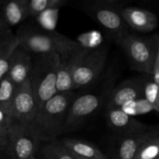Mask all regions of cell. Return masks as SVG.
<instances>
[{"label":"cell","instance_id":"obj_1","mask_svg":"<svg viewBox=\"0 0 159 159\" xmlns=\"http://www.w3.org/2000/svg\"><path fill=\"white\" fill-rule=\"evenodd\" d=\"M20 46L31 54H56L69 57L83 47L78 41L55 30H48L34 24L22 26L16 34Z\"/></svg>","mask_w":159,"mask_h":159},{"label":"cell","instance_id":"obj_2","mask_svg":"<svg viewBox=\"0 0 159 159\" xmlns=\"http://www.w3.org/2000/svg\"><path fill=\"white\" fill-rule=\"evenodd\" d=\"M75 98L74 91L57 93L38 109L33 124L45 142L63 133L68 110Z\"/></svg>","mask_w":159,"mask_h":159},{"label":"cell","instance_id":"obj_3","mask_svg":"<svg viewBox=\"0 0 159 159\" xmlns=\"http://www.w3.org/2000/svg\"><path fill=\"white\" fill-rule=\"evenodd\" d=\"M61 63L56 54H35L30 81L38 109L57 94V76Z\"/></svg>","mask_w":159,"mask_h":159},{"label":"cell","instance_id":"obj_4","mask_svg":"<svg viewBox=\"0 0 159 159\" xmlns=\"http://www.w3.org/2000/svg\"><path fill=\"white\" fill-rule=\"evenodd\" d=\"M158 43V34L141 37L128 32L118 45L127 54L131 69L153 75Z\"/></svg>","mask_w":159,"mask_h":159},{"label":"cell","instance_id":"obj_5","mask_svg":"<svg viewBox=\"0 0 159 159\" xmlns=\"http://www.w3.org/2000/svg\"><path fill=\"white\" fill-rule=\"evenodd\" d=\"M121 7L117 2L107 0L85 2L82 5L85 13L99 23L117 44L129 32L128 26L120 13Z\"/></svg>","mask_w":159,"mask_h":159},{"label":"cell","instance_id":"obj_6","mask_svg":"<svg viewBox=\"0 0 159 159\" xmlns=\"http://www.w3.org/2000/svg\"><path fill=\"white\" fill-rule=\"evenodd\" d=\"M8 142L16 159H28L35 156L43 142L33 123H23L13 119L7 136Z\"/></svg>","mask_w":159,"mask_h":159},{"label":"cell","instance_id":"obj_7","mask_svg":"<svg viewBox=\"0 0 159 159\" xmlns=\"http://www.w3.org/2000/svg\"><path fill=\"white\" fill-rule=\"evenodd\" d=\"M107 58V49L98 47L90 49L78 63L74 75L75 89L85 88L96 82L105 66Z\"/></svg>","mask_w":159,"mask_h":159},{"label":"cell","instance_id":"obj_8","mask_svg":"<svg viewBox=\"0 0 159 159\" xmlns=\"http://www.w3.org/2000/svg\"><path fill=\"white\" fill-rule=\"evenodd\" d=\"M103 97L100 95L87 93L76 96L67 115L64 132L72 131L102 105Z\"/></svg>","mask_w":159,"mask_h":159},{"label":"cell","instance_id":"obj_9","mask_svg":"<svg viewBox=\"0 0 159 159\" xmlns=\"http://www.w3.org/2000/svg\"><path fill=\"white\" fill-rule=\"evenodd\" d=\"M38 107L31 86L27 81L18 86L9 114L15 120L23 123H33L37 115Z\"/></svg>","mask_w":159,"mask_h":159},{"label":"cell","instance_id":"obj_10","mask_svg":"<svg viewBox=\"0 0 159 159\" xmlns=\"http://www.w3.org/2000/svg\"><path fill=\"white\" fill-rule=\"evenodd\" d=\"M144 84L143 79H131L121 82L109 94L107 110L121 109L128 102L143 99Z\"/></svg>","mask_w":159,"mask_h":159},{"label":"cell","instance_id":"obj_11","mask_svg":"<svg viewBox=\"0 0 159 159\" xmlns=\"http://www.w3.org/2000/svg\"><path fill=\"white\" fill-rule=\"evenodd\" d=\"M107 118L109 126L114 131L124 136L145 133L152 128L148 124L125 113L122 109L108 110Z\"/></svg>","mask_w":159,"mask_h":159},{"label":"cell","instance_id":"obj_12","mask_svg":"<svg viewBox=\"0 0 159 159\" xmlns=\"http://www.w3.org/2000/svg\"><path fill=\"white\" fill-rule=\"evenodd\" d=\"M120 13L128 27L139 32H152L158 25L157 16L147 9L126 6L121 7Z\"/></svg>","mask_w":159,"mask_h":159},{"label":"cell","instance_id":"obj_13","mask_svg":"<svg viewBox=\"0 0 159 159\" xmlns=\"http://www.w3.org/2000/svg\"><path fill=\"white\" fill-rule=\"evenodd\" d=\"M89 48H82L80 51L75 53L69 57L61 58L60 66L57 76L56 89L57 93H67L74 91L75 85L73 75L78 63L82 57L89 51Z\"/></svg>","mask_w":159,"mask_h":159},{"label":"cell","instance_id":"obj_14","mask_svg":"<svg viewBox=\"0 0 159 159\" xmlns=\"http://www.w3.org/2000/svg\"><path fill=\"white\" fill-rule=\"evenodd\" d=\"M33 60L34 57L31 53L22 47L19 46L14 51L7 76L17 86L21 85L29 79Z\"/></svg>","mask_w":159,"mask_h":159},{"label":"cell","instance_id":"obj_15","mask_svg":"<svg viewBox=\"0 0 159 159\" xmlns=\"http://www.w3.org/2000/svg\"><path fill=\"white\" fill-rule=\"evenodd\" d=\"M158 133L159 129L152 127L145 133L123 136L118 144L116 158L135 159L144 144Z\"/></svg>","mask_w":159,"mask_h":159},{"label":"cell","instance_id":"obj_16","mask_svg":"<svg viewBox=\"0 0 159 159\" xmlns=\"http://www.w3.org/2000/svg\"><path fill=\"white\" fill-rule=\"evenodd\" d=\"M0 12L9 27L21 24L30 17L28 0L0 1Z\"/></svg>","mask_w":159,"mask_h":159},{"label":"cell","instance_id":"obj_17","mask_svg":"<svg viewBox=\"0 0 159 159\" xmlns=\"http://www.w3.org/2000/svg\"><path fill=\"white\" fill-rule=\"evenodd\" d=\"M65 147L75 157L83 159H107V157L93 143L75 138L61 140Z\"/></svg>","mask_w":159,"mask_h":159},{"label":"cell","instance_id":"obj_18","mask_svg":"<svg viewBox=\"0 0 159 159\" xmlns=\"http://www.w3.org/2000/svg\"><path fill=\"white\" fill-rule=\"evenodd\" d=\"M40 159H76L61 141L54 139L41 144L38 150Z\"/></svg>","mask_w":159,"mask_h":159},{"label":"cell","instance_id":"obj_19","mask_svg":"<svg viewBox=\"0 0 159 159\" xmlns=\"http://www.w3.org/2000/svg\"><path fill=\"white\" fill-rule=\"evenodd\" d=\"M19 46L20 43L16 34L0 43V81L7 76L12 54Z\"/></svg>","mask_w":159,"mask_h":159},{"label":"cell","instance_id":"obj_20","mask_svg":"<svg viewBox=\"0 0 159 159\" xmlns=\"http://www.w3.org/2000/svg\"><path fill=\"white\" fill-rule=\"evenodd\" d=\"M17 89L18 86L14 84L8 76L0 81V109L6 112L8 114Z\"/></svg>","mask_w":159,"mask_h":159},{"label":"cell","instance_id":"obj_21","mask_svg":"<svg viewBox=\"0 0 159 159\" xmlns=\"http://www.w3.org/2000/svg\"><path fill=\"white\" fill-rule=\"evenodd\" d=\"M68 3L66 0H28L30 16L37 17L51 9H59Z\"/></svg>","mask_w":159,"mask_h":159},{"label":"cell","instance_id":"obj_22","mask_svg":"<svg viewBox=\"0 0 159 159\" xmlns=\"http://www.w3.org/2000/svg\"><path fill=\"white\" fill-rule=\"evenodd\" d=\"M159 158V133L148 140L141 148L135 159H157Z\"/></svg>","mask_w":159,"mask_h":159},{"label":"cell","instance_id":"obj_23","mask_svg":"<svg viewBox=\"0 0 159 159\" xmlns=\"http://www.w3.org/2000/svg\"><path fill=\"white\" fill-rule=\"evenodd\" d=\"M144 98L152 106L154 110L159 113V85L152 80L145 82Z\"/></svg>","mask_w":159,"mask_h":159},{"label":"cell","instance_id":"obj_24","mask_svg":"<svg viewBox=\"0 0 159 159\" xmlns=\"http://www.w3.org/2000/svg\"><path fill=\"white\" fill-rule=\"evenodd\" d=\"M12 122L13 118L0 109V138H7Z\"/></svg>","mask_w":159,"mask_h":159},{"label":"cell","instance_id":"obj_25","mask_svg":"<svg viewBox=\"0 0 159 159\" xmlns=\"http://www.w3.org/2000/svg\"><path fill=\"white\" fill-rule=\"evenodd\" d=\"M13 35L14 34L11 31L10 27L4 21L0 12V43L12 37Z\"/></svg>","mask_w":159,"mask_h":159},{"label":"cell","instance_id":"obj_26","mask_svg":"<svg viewBox=\"0 0 159 159\" xmlns=\"http://www.w3.org/2000/svg\"><path fill=\"white\" fill-rule=\"evenodd\" d=\"M0 159H16L7 139L0 144Z\"/></svg>","mask_w":159,"mask_h":159},{"label":"cell","instance_id":"obj_27","mask_svg":"<svg viewBox=\"0 0 159 159\" xmlns=\"http://www.w3.org/2000/svg\"><path fill=\"white\" fill-rule=\"evenodd\" d=\"M152 77H153L154 82H156L157 84L159 85V43L158 54H157V57L155 61V65H154V72Z\"/></svg>","mask_w":159,"mask_h":159},{"label":"cell","instance_id":"obj_28","mask_svg":"<svg viewBox=\"0 0 159 159\" xmlns=\"http://www.w3.org/2000/svg\"><path fill=\"white\" fill-rule=\"evenodd\" d=\"M6 139H7V138H0V144H1L2 142H3V141Z\"/></svg>","mask_w":159,"mask_h":159},{"label":"cell","instance_id":"obj_29","mask_svg":"<svg viewBox=\"0 0 159 159\" xmlns=\"http://www.w3.org/2000/svg\"><path fill=\"white\" fill-rule=\"evenodd\" d=\"M28 159H37V157H36V155H35V156H32V157H30V158H28Z\"/></svg>","mask_w":159,"mask_h":159},{"label":"cell","instance_id":"obj_30","mask_svg":"<svg viewBox=\"0 0 159 159\" xmlns=\"http://www.w3.org/2000/svg\"><path fill=\"white\" fill-rule=\"evenodd\" d=\"M74 156H75V155H74ZM75 158H76V159H83V158H77V157H75Z\"/></svg>","mask_w":159,"mask_h":159}]
</instances>
